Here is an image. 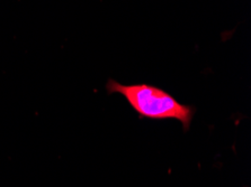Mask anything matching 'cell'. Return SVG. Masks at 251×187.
Returning <instances> with one entry per match:
<instances>
[{
    "label": "cell",
    "instance_id": "1",
    "mask_svg": "<svg viewBox=\"0 0 251 187\" xmlns=\"http://www.w3.org/2000/svg\"><path fill=\"white\" fill-rule=\"evenodd\" d=\"M108 94H120L127 101L140 118L150 120H176L180 122L184 131L191 128L195 108L177 101L173 95L150 84H121L108 80L106 84Z\"/></svg>",
    "mask_w": 251,
    "mask_h": 187
}]
</instances>
